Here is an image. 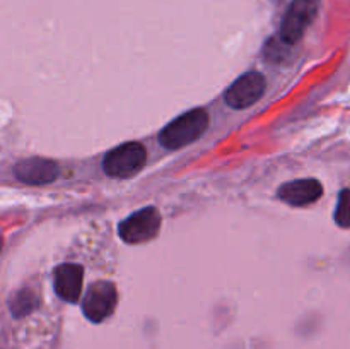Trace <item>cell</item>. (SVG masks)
Instances as JSON below:
<instances>
[{
  "label": "cell",
  "mask_w": 350,
  "mask_h": 349,
  "mask_svg": "<svg viewBox=\"0 0 350 349\" xmlns=\"http://www.w3.org/2000/svg\"><path fill=\"white\" fill-rule=\"evenodd\" d=\"M116 301H118V293H116L115 284L109 281H98L91 284L85 293L82 300V311L89 320L99 324L115 311Z\"/></svg>",
  "instance_id": "5"
},
{
  "label": "cell",
  "mask_w": 350,
  "mask_h": 349,
  "mask_svg": "<svg viewBox=\"0 0 350 349\" xmlns=\"http://www.w3.org/2000/svg\"><path fill=\"white\" fill-rule=\"evenodd\" d=\"M208 127V115L205 109L195 108L167 123L159 133V140L167 149H180L187 144L200 139Z\"/></svg>",
  "instance_id": "1"
},
{
  "label": "cell",
  "mask_w": 350,
  "mask_h": 349,
  "mask_svg": "<svg viewBox=\"0 0 350 349\" xmlns=\"http://www.w3.org/2000/svg\"><path fill=\"white\" fill-rule=\"evenodd\" d=\"M9 307L14 317L17 318L24 317V315L31 313V311L38 307L36 294H34L31 289H21L19 293H16L12 298H10Z\"/></svg>",
  "instance_id": "10"
},
{
  "label": "cell",
  "mask_w": 350,
  "mask_h": 349,
  "mask_svg": "<svg viewBox=\"0 0 350 349\" xmlns=\"http://www.w3.org/2000/svg\"><path fill=\"white\" fill-rule=\"evenodd\" d=\"M82 277H84V270L77 263L58 266L53 274L55 291L58 296L68 303H77L82 293Z\"/></svg>",
  "instance_id": "9"
},
{
  "label": "cell",
  "mask_w": 350,
  "mask_h": 349,
  "mask_svg": "<svg viewBox=\"0 0 350 349\" xmlns=\"http://www.w3.org/2000/svg\"><path fill=\"white\" fill-rule=\"evenodd\" d=\"M0 250H2V238H0Z\"/></svg>",
  "instance_id": "12"
},
{
  "label": "cell",
  "mask_w": 350,
  "mask_h": 349,
  "mask_svg": "<svg viewBox=\"0 0 350 349\" xmlns=\"http://www.w3.org/2000/svg\"><path fill=\"white\" fill-rule=\"evenodd\" d=\"M323 195V187L314 178H304V180H294L289 183L280 185L279 198L286 204L294 205V207H304Z\"/></svg>",
  "instance_id": "8"
},
{
  "label": "cell",
  "mask_w": 350,
  "mask_h": 349,
  "mask_svg": "<svg viewBox=\"0 0 350 349\" xmlns=\"http://www.w3.org/2000/svg\"><path fill=\"white\" fill-rule=\"evenodd\" d=\"M14 174L17 180L27 185L51 183L58 177V164L44 157H29L14 166Z\"/></svg>",
  "instance_id": "7"
},
{
  "label": "cell",
  "mask_w": 350,
  "mask_h": 349,
  "mask_svg": "<svg viewBox=\"0 0 350 349\" xmlns=\"http://www.w3.org/2000/svg\"><path fill=\"white\" fill-rule=\"evenodd\" d=\"M267 88L265 77L258 72H246L236 79L226 91L224 99L231 108L243 109L252 106L263 96Z\"/></svg>",
  "instance_id": "6"
},
{
  "label": "cell",
  "mask_w": 350,
  "mask_h": 349,
  "mask_svg": "<svg viewBox=\"0 0 350 349\" xmlns=\"http://www.w3.org/2000/svg\"><path fill=\"white\" fill-rule=\"evenodd\" d=\"M161 229V214L156 207H146L133 212L132 216L120 222L118 233L123 242L130 245L144 243L157 236Z\"/></svg>",
  "instance_id": "4"
},
{
  "label": "cell",
  "mask_w": 350,
  "mask_h": 349,
  "mask_svg": "<svg viewBox=\"0 0 350 349\" xmlns=\"http://www.w3.org/2000/svg\"><path fill=\"white\" fill-rule=\"evenodd\" d=\"M147 161L146 147L139 142H125L109 151L103 159V170L113 178H130L139 173Z\"/></svg>",
  "instance_id": "2"
},
{
  "label": "cell",
  "mask_w": 350,
  "mask_h": 349,
  "mask_svg": "<svg viewBox=\"0 0 350 349\" xmlns=\"http://www.w3.org/2000/svg\"><path fill=\"white\" fill-rule=\"evenodd\" d=\"M318 9L320 0H293L280 24V41L286 44L297 43L314 21Z\"/></svg>",
  "instance_id": "3"
},
{
  "label": "cell",
  "mask_w": 350,
  "mask_h": 349,
  "mask_svg": "<svg viewBox=\"0 0 350 349\" xmlns=\"http://www.w3.org/2000/svg\"><path fill=\"white\" fill-rule=\"evenodd\" d=\"M335 222L340 228H350V188L340 192L335 209Z\"/></svg>",
  "instance_id": "11"
}]
</instances>
